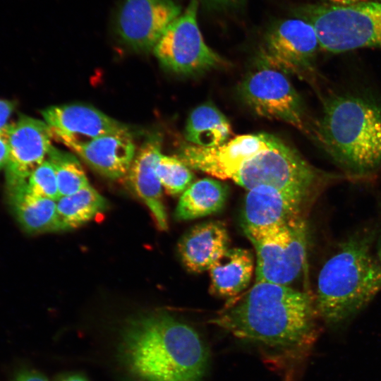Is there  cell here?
Returning <instances> with one entry per match:
<instances>
[{"label": "cell", "instance_id": "14", "mask_svg": "<svg viewBox=\"0 0 381 381\" xmlns=\"http://www.w3.org/2000/svg\"><path fill=\"white\" fill-rule=\"evenodd\" d=\"M51 132L52 138L71 150L95 171L111 179L126 175L136 153L131 133L79 139Z\"/></svg>", "mask_w": 381, "mask_h": 381}, {"label": "cell", "instance_id": "26", "mask_svg": "<svg viewBox=\"0 0 381 381\" xmlns=\"http://www.w3.org/2000/svg\"><path fill=\"white\" fill-rule=\"evenodd\" d=\"M27 187L35 195L57 200L60 198L55 169L46 159L30 175Z\"/></svg>", "mask_w": 381, "mask_h": 381}, {"label": "cell", "instance_id": "5", "mask_svg": "<svg viewBox=\"0 0 381 381\" xmlns=\"http://www.w3.org/2000/svg\"><path fill=\"white\" fill-rule=\"evenodd\" d=\"M296 13L312 25L320 48L326 52L381 49V1L306 5L297 8Z\"/></svg>", "mask_w": 381, "mask_h": 381}, {"label": "cell", "instance_id": "18", "mask_svg": "<svg viewBox=\"0 0 381 381\" xmlns=\"http://www.w3.org/2000/svg\"><path fill=\"white\" fill-rule=\"evenodd\" d=\"M229 248V236L224 224L218 221L194 226L178 243V252L185 267L193 273L208 270Z\"/></svg>", "mask_w": 381, "mask_h": 381}, {"label": "cell", "instance_id": "15", "mask_svg": "<svg viewBox=\"0 0 381 381\" xmlns=\"http://www.w3.org/2000/svg\"><path fill=\"white\" fill-rule=\"evenodd\" d=\"M313 195L259 186L248 190L243 209V226L262 227L303 216Z\"/></svg>", "mask_w": 381, "mask_h": 381}, {"label": "cell", "instance_id": "16", "mask_svg": "<svg viewBox=\"0 0 381 381\" xmlns=\"http://www.w3.org/2000/svg\"><path fill=\"white\" fill-rule=\"evenodd\" d=\"M44 121L52 131L79 139L131 133L123 123L97 109L71 104L49 107L42 111Z\"/></svg>", "mask_w": 381, "mask_h": 381}, {"label": "cell", "instance_id": "24", "mask_svg": "<svg viewBox=\"0 0 381 381\" xmlns=\"http://www.w3.org/2000/svg\"><path fill=\"white\" fill-rule=\"evenodd\" d=\"M47 157L55 169L60 197L71 195L90 184L74 155L52 146Z\"/></svg>", "mask_w": 381, "mask_h": 381}, {"label": "cell", "instance_id": "4", "mask_svg": "<svg viewBox=\"0 0 381 381\" xmlns=\"http://www.w3.org/2000/svg\"><path fill=\"white\" fill-rule=\"evenodd\" d=\"M381 291V262L368 242L351 238L341 243L322 267L314 299L327 325L339 327L367 306Z\"/></svg>", "mask_w": 381, "mask_h": 381}, {"label": "cell", "instance_id": "10", "mask_svg": "<svg viewBox=\"0 0 381 381\" xmlns=\"http://www.w3.org/2000/svg\"><path fill=\"white\" fill-rule=\"evenodd\" d=\"M319 48L315 30L310 23L300 18L286 19L267 32L257 64L302 77L314 71Z\"/></svg>", "mask_w": 381, "mask_h": 381}, {"label": "cell", "instance_id": "3", "mask_svg": "<svg viewBox=\"0 0 381 381\" xmlns=\"http://www.w3.org/2000/svg\"><path fill=\"white\" fill-rule=\"evenodd\" d=\"M346 175L368 178L381 170V104L358 93L327 97L312 133Z\"/></svg>", "mask_w": 381, "mask_h": 381}, {"label": "cell", "instance_id": "9", "mask_svg": "<svg viewBox=\"0 0 381 381\" xmlns=\"http://www.w3.org/2000/svg\"><path fill=\"white\" fill-rule=\"evenodd\" d=\"M258 67L238 87L243 102L260 116L307 131L304 105L287 75L270 67Z\"/></svg>", "mask_w": 381, "mask_h": 381}, {"label": "cell", "instance_id": "12", "mask_svg": "<svg viewBox=\"0 0 381 381\" xmlns=\"http://www.w3.org/2000/svg\"><path fill=\"white\" fill-rule=\"evenodd\" d=\"M274 137L264 133L241 135L214 147L184 144L176 157L190 169L231 179L246 162L270 147Z\"/></svg>", "mask_w": 381, "mask_h": 381}, {"label": "cell", "instance_id": "31", "mask_svg": "<svg viewBox=\"0 0 381 381\" xmlns=\"http://www.w3.org/2000/svg\"><path fill=\"white\" fill-rule=\"evenodd\" d=\"M329 2L330 4L335 5H349L358 4L362 2L372 1H381V0H326Z\"/></svg>", "mask_w": 381, "mask_h": 381}, {"label": "cell", "instance_id": "19", "mask_svg": "<svg viewBox=\"0 0 381 381\" xmlns=\"http://www.w3.org/2000/svg\"><path fill=\"white\" fill-rule=\"evenodd\" d=\"M7 190L12 212L24 231L36 234L62 230L56 200L33 194L27 183Z\"/></svg>", "mask_w": 381, "mask_h": 381}, {"label": "cell", "instance_id": "1", "mask_svg": "<svg viewBox=\"0 0 381 381\" xmlns=\"http://www.w3.org/2000/svg\"><path fill=\"white\" fill-rule=\"evenodd\" d=\"M317 317L314 299L307 292L262 282L228 299L210 322L255 346L266 363L284 372L313 346Z\"/></svg>", "mask_w": 381, "mask_h": 381}, {"label": "cell", "instance_id": "33", "mask_svg": "<svg viewBox=\"0 0 381 381\" xmlns=\"http://www.w3.org/2000/svg\"><path fill=\"white\" fill-rule=\"evenodd\" d=\"M377 258L379 259L380 262H381V240L380 241L378 249H377Z\"/></svg>", "mask_w": 381, "mask_h": 381}, {"label": "cell", "instance_id": "8", "mask_svg": "<svg viewBox=\"0 0 381 381\" xmlns=\"http://www.w3.org/2000/svg\"><path fill=\"white\" fill-rule=\"evenodd\" d=\"M198 3V0L190 1L152 50L164 67L178 74L198 75L223 64L222 59L203 40L197 18Z\"/></svg>", "mask_w": 381, "mask_h": 381}, {"label": "cell", "instance_id": "7", "mask_svg": "<svg viewBox=\"0 0 381 381\" xmlns=\"http://www.w3.org/2000/svg\"><path fill=\"white\" fill-rule=\"evenodd\" d=\"M325 179L295 149L274 137L270 147L246 162L231 179L247 190L265 185L314 195Z\"/></svg>", "mask_w": 381, "mask_h": 381}, {"label": "cell", "instance_id": "30", "mask_svg": "<svg viewBox=\"0 0 381 381\" xmlns=\"http://www.w3.org/2000/svg\"><path fill=\"white\" fill-rule=\"evenodd\" d=\"M208 4L217 7H228L238 3L240 0H205Z\"/></svg>", "mask_w": 381, "mask_h": 381}, {"label": "cell", "instance_id": "2", "mask_svg": "<svg viewBox=\"0 0 381 381\" xmlns=\"http://www.w3.org/2000/svg\"><path fill=\"white\" fill-rule=\"evenodd\" d=\"M119 345L122 362L143 381H202L209 352L199 333L167 313L130 320Z\"/></svg>", "mask_w": 381, "mask_h": 381}, {"label": "cell", "instance_id": "23", "mask_svg": "<svg viewBox=\"0 0 381 381\" xmlns=\"http://www.w3.org/2000/svg\"><path fill=\"white\" fill-rule=\"evenodd\" d=\"M105 198L90 184L80 190L56 200L62 230L78 228L105 210Z\"/></svg>", "mask_w": 381, "mask_h": 381}, {"label": "cell", "instance_id": "22", "mask_svg": "<svg viewBox=\"0 0 381 381\" xmlns=\"http://www.w3.org/2000/svg\"><path fill=\"white\" fill-rule=\"evenodd\" d=\"M231 134L229 121L211 102L200 104L191 111L184 133L188 143L203 147L219 146L226 143Z\"/></svg>", "mask_w": 381, "mask_h": 381}, {"label": "cell", "instance_id": "20", "mask_svg": "<svg viewBox=\"0 0 381 381\" xmlns=\"http://www.w3.org/2000/svg\"><path fill=\"white\" fill-rule=\"evenodd\" d=\"M253 269V257L249 250L229 248L208 270L210 293L227 299L239 296L248 286Z\"/></svg>", "mask_w": 381, "mask_h": 381}, {"label": "cell", "instance_id": "29", "mask_svg": "<svg viewBox=\"0 0 381 381\" xmlns=\"http://www.w3.org/2000/svg\"><path fill=\"white\" fill-rule=\"evenodd\" d=\"M16 381H48L45 377L35 371L25 370L20 373Z\"/></svg>", "mask_w": 381, "mask_h": 381}, {"label": "cell", "instance_id": "13", "mask_svg": "<svg viewBox=\"0 0 381 381\" xmlns=\"http://www.w3.org/2000/svg\"><path fill=\"white\" fill-rule=\"evenodd\" d=\"M5 137L9 148L5 168L8 190L27 183L31 173L48 156L53 138L45 121L25 115L8 124Z\"/></svg>", "mask_w": 381, "mask_h": 381}, {"label": "cell", "instance_id": "25", "mask_svg": "<svg viewBox=\"0 0 381 381\" xmlns=\"http://www.w3.org/2000/svg\"><path fill=\"white\" fill-rule=\"evenodd\" d=\"M156 173L162 186L171 195L183 193L193 179L190 168L177 157L162 154L157 162Z\"/></svg>", "mask_w": 381, "mask_h": 381}, {"label": "cell", "instance_id": "6", "mask_svg": "<svg viewBox=\"0 0 381 381\" xmlns=\"http://www.w3.org/2000/svg\"><path fill=\"white\" fill-rule=\"evenodd\" d=\"M243 229L256 253L255 282L288 286L300 275L308 240L303 216L267 226Z\"/></svg>", "mask_w": 381, "mask_h": 381}, {"label": "cell", "instance_id": "32", "mask_svg": "<svg viewBox=\"0 0 381 381\" xmlns=\"http://www.w3.org/2000/svg\"><path fill=\"white\" fill-rule=\"evenodd\" d=\"M61 381H88V380L81 375H70L65 377Z\"/></svg>", "mask_w": 381, "mask_h": 381}, {"label": "cell", "instance_id": "27", "mask_svg": "<svg viewBox=\"0 0 381 381\" xmlns=\"http://www.w3.org/2000/svg\"><path fill=\"white\" fill-rule=\"evenodd\" d=\"M15 103L6 99H0V135H5L9 123L8 121L15 109Z\"/></svg>", "mask_w": 381, "mask_h": 381}, {"label": "cell", "instance_id": "17", "mask_svg": "<svg viewBox=\"0 0 381 381\" xmlns=\"http://www.w3.org/2000/svg\"><path fill=\"white\" fill-rule=\"evenodd\" d=\"M161 155L160 138L155 135L148 138L135 153L125 176L133 192L148 207L157 227L166 230L168 222L163 203L162 186L156 173Z\"/></svg>", "mask_w": 381, "mask_h": 381}, {"label": "cell", "instance_id": "21", "mask_svg": "<svg viewBox=\"0 0 381 381\" xmlns=\"http://www.w3.org/2000/svg\"><path fill=\"white\" fill-rule=\"evenodd\" d=\"M228 188L213 179H202L181 194L175 210L179 220H191L220 211L225 205Z\"/></svg>", "mask_w": 381, "mask_h": 381}, {"label": "cell", "instance_id": "28", "mask_svg": "<svg viewBox=\"0 0 381 381\" xmlns=\"http://www.w3.org/2000/svg\"><path fill=\"white\" fill-rule=\"evenodd\" d=\"M9 148L5 135H0V171L5 169L8 160Z\"/></svg>", "mask_w": 381, "mask_h": 381}, {"label": "cell", "instance_id": "11", "mask_svg": "<svg viewBox=\"0 0 381 381\" xmlns=\"http://www.w3.org/2000/svg\"><path fill=\"white\" fill-rule=\"evenodd\" d=\"M180 14L181 7L173 0H122L113 25L127 47L136 52H149Z\"/></svg>", "mask_w": 381, "mask_h": 381}]
</instances>
